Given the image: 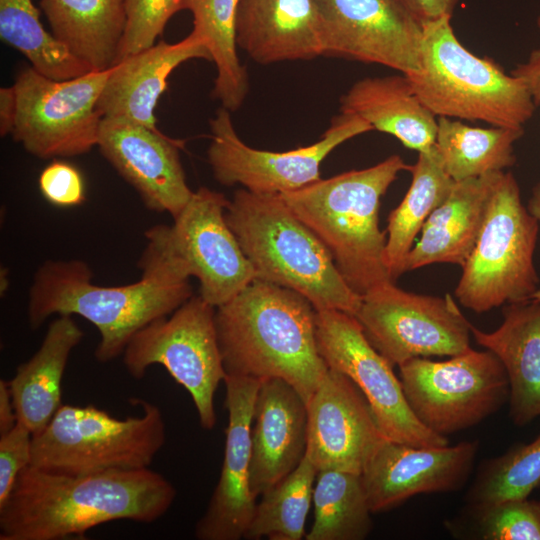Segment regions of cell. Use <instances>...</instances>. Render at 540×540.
Wrapping results in <instances>:
<instances>
[{
	"label": "cell",
	"instance_id": "obj_1",
	"mask_svg": "<svg viewBox=\"0 0 540 540\" xmlns=\"http://www.w3.org/2000/svg\"><path fill=\"white\" fill-rule=\"evenodd\" d=\"M175 497L172 483L149 468L66 475L30 465L0 507V540L83 539L112 521L151 523Z\"/></svg>",
	"mask_w": 540,
	"mask_h": 540
},
{
	"label": "cell",
	"instance_id": "obj_2",
	"mask_svg": "<svg viewBox=\"0 0 540 540\" xmlns=\"http://www.w3.org/2000/svg\"><path fill=\"white\" fill-rule=\"evenodd\" d=\"M216 329L227 375L280 378L306 404L329 367L316 340V310L301 294L255 279L216 307Z\"/></svg>",
	"mask_w": 540,
	"mask_h": 540
},
{
	"label": "cell",
	"instance_id": "obj_3",
	"mask_svg": "<svg viewBox=\"0 0 540 540\" xmlns=\"http://www.w3.org/2000/svg\"><path fill=\"white\" fill-rule=\"evenodd\" d=\"M399 155L361 170L279 194L324 244L348 286L361 297L393 282L384 263L386 231L379 228L381 197L398 174L411 170Z\"/></svg>",
	"mask_w": 540,
	"mask_h": 540
},
{
	"label": "cell",
	"instance_id": "obj_4",
	"mask_svg": "<svg viewBox=\"0 0 540 540\" xmlns=\"http://www.w3.org/2000/svg\"><path fill=\"white\" fill-rule=\"evenodd\" d=\"M225 216L257 280L301 294L316 311L356 315L362 297L348 286L328 249L279 194L239 189Z\"/></svg>",
	"mask_w": 540,
	"mask_h": 540
},
{
	"label": "cell",
	"instance_id": "obj_5",
	"mask_svg": "<svg viewBox=\"0 0 540 540\" xmlns=\"http://www.w3.org/2000/svg\"><path fill=\"white\" fill-rule=\"evenodd\" d=\"M89 265L79 259L48 260L35 272L28 293L27 316L33 329L52 315H78L92 323L100 340L101 363L122 355L130 339L155 319L170 315L192 297L189 281L171 282L141 276L132 284L101 286Z\"/></svg>",
	"mask_w": 540,
	"mask_h": 540
},
{
	"label": "cell",
	"instance_id": "obj_6",
	"mask_svg": "<svg viewBox=\"0 0 540 540\" xmlns=\"http://www.w3.org/2000/svg\"><path fill=\"white\" fill-rule=\"evenodd\" d=\"M228 204L224 194L201 187L172 225L146 230L141 276L171 282L196 277L200 296L215 308L245 289L256 274L227 223Z\"/></svg>",
	"mask_w": 540,
	"mask_h": 540
},
{
	"label": "cell",
	"instance_id": "obj_7",
	"mask_svg": "<svg viewBox=\"0 0 540 540\" xmlns=\"http://www.w3.org/2000/svg\"><path fill=\"white\" fill-rule=\"evenodd\" d=\"M450 20L422 24L420 70L405 74L421 102L436 117L523 128L536 109L523 82L469 51Z\"/></svg>",
	"mask_w": 540,
	"mask_h": 540
},
{
	"label": "cell",
	"instance_id": "obj_8",
	"mask_svg": "<svg viewBox=\"0 0 540 540\" xmlns=\"http://www.w3.org/2000/svg\"><path fill=\"white\" fill-rule=\"evenodd\" d=\"M137 402L143 414L125 419L94 405L62 404L33 435L31 466L66 475L148 468L165 444L166 425L157 405Z\"/></svg>",
	"mask_w": 540,
	"mask_h": 540
},
{
	"label": "cell",
	"instance_id": "obj_9",
	"mask_svg": "<svg viewBox=\"0 0 540 540\" xmlns=\"http://www.w3.org/2000/svg\"><path fill=\"white\" fill-rule=\"evenodd\" d=\"M539 220L524 206L512 173L503 172L475 246L462 268L455 297L484 313L530 300L539 289L533 256Z\"/></svg>",
	"mask_w": 540,
	"mask_h": 540
},
{
	"label": "cell",
	"instance_id": "obj_10",
	"mask_svg": "<svg viewBox=\"0 0 540 540\" xmlns=\"http://www.w3.org/2000/svg\"><path fill=\"white\" fill-rule=\"evenodd\" d=\"M215 311L200 295L192 296L170 315L136 332L122 353L123 364L135 379L143 378L150 366L162 365L190 394L206 430L216 424L214 396L227 376Z\"/></svg>",
	"mask_w": 540,
	"mask_h": 540
},
{
	"label": "cell",
	"instance_id": "obj_11",
	"mask_svg": "<svg viewBox=\"0 0 540 540\" xmlns=\"http://www.w3.org/2000/svg\"><path fill=\"white\" fill-rule=\"evenodd\" d=\"M406 400L417 419L447 437L473 427L509 400V381L498 357L471 347L444 361L426 357L399 366Z\"/></svg>",
	"mask_w": 540,
	"mask_h": 540
},
{
	"label": "cell",
	"instance_id": "obj_12",
	"mask_svg": "<svg viewBox=\"0 0 540 540\" xmlns=\"http://www.w3.org/2000/svg\"><path fill=\"white\" fill-rule=\"evenodd\" d=\"M111 68L57 81L32 67L14 83L17 116L11 135L30 154L73 157L97 146L102 116L97 103Z\"/></svg>",
	"mask_w": 540,
	"mask_h": 540
},
{
	"label": "cell",
	"instance_id": "obj_13",
	"mask_svg": "<svg viewBox=\"0 0 540 540\" xmlns=\"http://www.w3.org/2000/svg\"><path fill=\"white\" fill-rule=\"evenodd\" d=\"M354 317L393 366L416 357H450L471 347V323L450 294H417L388 282L362 296Z\"/></svg>",
	"mask_w": 540,
	"mask_h": 540
},
{
	"label": "cell",
	"instance_id": "obj_14",
	"mask_svg": "<svg viewBox=\"0 0 540 540\" xmlns=\"http://www.w3.org/2000/svg\"><path fill=\"white\" fill-rule=\"evenodd\" d=\"M210 130L208 162L220 184H239L259 194H282L320 180V166L334 149L373 128L357 115L340 112L315 143L272 152L246 145L234 129L230 111L221 106L210 120Z\"/></svg>",
	"mask_w": 540,
	"mask_h": 540
},
{
	"label": "cell",
	"instance_id": "obj_15",
	"mask_svg": "<svg viewBox=\"0 0 540 540\" xmlns=\"http://www.w3.org/2000/svg\"><path fill=\"white\" fill-rule=\"evenodd\" d=\"M316 340L331 369L346 375L365 396L382 434L420 447L448 445L412 412L393 365L367 340L357 319L338 310L316 311Z\"/></svg>",
	"mask_w": 540,
	"mask_h": 540
},
{
	"label": "cell",
	"instance_id": "obj_16",
	"mask_svg": "<svg viewBox=\"0 0 540 540\" xmlns=\"http://www.w3.org/2000/svg\"><path fill=\"white\" fill-rule=\"evenodd\" d=\"M323 55L383 65L403 74L421 67L422 25L395 0H316Z\"/></svg>",
	"mask_w": 540,
	"mask_h": 540
},
{
	"label": "cell",
	"instance_id": "obj_17",
	"mask_svg": "<svg viewBox=\"0 0 540 540\" xmlns=\"http://www.w3.org/2000/svg\"><path fill=\"white\" fill-rule=\"evenodd\" d=\"M478 450L477 440L420 447L381 436L360 474L372 514L393 509L419 494L460 489L471 474Z\"/></svg>",
	"mask_w": 540,
	"mask_h": 540
},
{
	"label": "cell",
	"instance_id": "obj_18",
	"mask_svg": "<svg viewBox=\"0 0 540 540\" xmlns=\"http://www.w3.org/2000/svg\"><path fill=\"white\" fill-rule=\"evenodd\" d=\"M183 142L160 131L102 118L97 146L103 157L155 212L176 217L193 195L179 148Z\"/></svg>",
	"mask_w": 540,
	"mask_h": 540
},
{
	"label": "cell",
	"instance_id": "obj_19",
	"mask_svg": "<svg viewBox=\"0 0 540 540\" xmlns=\"http://www.w3.org/2000/svg\"><path fill=\"white\" fill-rule=\"evenodd\" d=\"M306 457L320 470L361 474L381 436L371 408L359 388L329 368L307 404Z\"/></svg>",
	"mask_w": 540,
	"mask_h": 540
},
{
	"label": "cell",
	"instance_id": "obj_20",
	"mask_svg": "<svg viewBox=\"0 0 540 540\" xmlns=\"http://www.w3.org/2000/svg\"><path fill=\"white\" fill-rule=\"evenodd\" d=\"M228 425L220 477L203 516L195 526L199 540H240L256 507L250 489V431L261 380L227 375Z\"/></svg>",
	"mask_w": 540,
	"mask_h": 540
},
{
	"label": "cell",
	"instance_id": "obj_21",
	"mask_svg": "<svg viewBox=\"0 0 540 540\" xmlns=\"http://www.w3.org/2000/svg\"><path fill=\"white\" fill-rule=\"evenodd\" d=\"M307 404L280 378L262 379L250 431V489L262 495L302 461L307 448Z\"/></svg>",
	"mask_w": 540,
	"mask_h": 540
},
{
	"label": "cell",
	"instance_id": "obj_22",
	"mask_svg": "<svg viewBox=\"0 0 540 540\" xmlns=\"http://www.w3.org/2000/svg\"><path fill=\"white\" fill-rule=\"evenodd\" d=\"M198 58L212 61L205 41L193 31L179 42L160 41L122 58L111 68L99 97L100 115L160 131L154 110L169 75L182 63Z\"/></svg>",
	"mask_w": 540,
	"mask_h": 540
},
{
	"label": "cell",
	"instance_id": "obj_23",
	"mask_svg": "<svg viewBox=\"0 0 540 540\" xmlns=\"http://www.w3.org/2000/svg\"><path fill=\"white\" fill-rule=\"evenodd\" d=\"M235 33L237 46L259 64L323 55L316 0H239Z\"/></svg>",
	"mask_w": 540,
	"mask_h": 540
},
{
	"label": "cell",
	"instance_id": "obj_24",
	"mask_svg": "<svg viewBox=\"0 0 540 540\" xmlns=\"http://www.w3.org/2000/svg\"><path fill=\"white\" fill-rule=\"evenodd\" d=\"M502 312L495 331L471 324V335L501 361L509 381V418L523 427L540 416V301L510 303Z\"/></svg>",
	"mask_w": 540,
	"mask_h": 540
},
{
	"label": "cell",
	"instance_id": "obj_25",
	"mask_svg": "<svg viewBox=\"0 0 540 540\" xmlns=\"http://www.w3.org/2000/svg\"><path fill=\"white\" fill-rule=\"evenodd\" d=\"M502 173L455 181L447 199L426 220L419 240L406 257L404 272L434 263L464 265Z\"/></svg>",
	"mask_w": 540,
	"mask_h": 540
},
{
	"label": "cell",
	"instance_id": "obj_26",
	"mask_svg": "<svg viewBox=\"0 0 540 540\" xmlns=\"http://www.w3.org/2000/svg\"><path fill=\"white\" fill-rule=\"evenodd\" d=\"M340 112L361 117L373 130L394 136L418 153L435 145L437 118L403 73L357 81L341 97Z\"/></svg>",
	"mask_w": 540,
	"mask_h": 540
},
{
	"label": "cell",
	"instance_id": "obj_27",
	"mask_svg": "<svg viewBox=\"0 0 540 540\" xmlns=\"http://www.w3.org/2000/svg\"><path fill=\"white\" fill-rule=\"evenodd\" d=\"M83 336L72 315H58L49 324L38 350L17 367L8 381L17 422L33 435L49 424L62 405L64 371L72 350Z\"/></svg>",
	"mask_w": 540,
	"mask_h": 540
},
{
	"label": "cell",
	"instance_id": "obj_28",
	"mask_svg": "<svg viewBox=\"0 0 540 540\" xmlns=\"http://www.w3.org/2000/svg\"><path fill=\"white\" fill-rule=\"evenodd\" d=\"M52 34L93 71L119 61L126 25L124 0H40Z\"/></svg>",
	"mask_w": 540,
	"mask_h": 540
},
{
	"label": "cell",
	"instance_id": "obj_29",
	"mask_svg": "<svg viewBox=\"0 0 540 540\" xmlns=\"http://www.w3.org/2000/svg\"><path fill=\"white\" fill-rule=\"evenodd\" d=\"M410 172L411 185L388 216L384 263L393 282L404 273L406 257L426 220L447 199L455 183L446 173L435 145L419 153Z\"/></svg>",
	"mask_w": 540,
	"mask_h": 540
},
{
	"label": "cell",
	"instance_id": "obj_30",
	"mask_svg": "<svg viewBox=\"0 0 540 540\" xmlns=\"http://www.w3.org/2000/svg\"><path fill=\"white\" fill-rule=\"evenodd\" d=\"M523 134V128L472 127L460 120L438 117L435 147L446 173L461 181L513 166L514 143Z\"/></svg>",
	"mask_w": 540,
	"mask_h": 540
},
{
	"label": "cell",
	"instance_id": "obj_31",
	"mask_svg": "<svg viewBox=\"0 0 540 540\" xmlns=\"http://www.w3.org/2000/svg\"><path fill=\"white\" fill-rule=\"evenodd\" d=\"M239 0H182V10L193 15V32L206 43L217 76L212 96L230 112L244 102L248 74L237 54L235 21Z\"/></svg>",
	"mask_w": 540,
	"mask_h": 540
},
{
	"label": "cell",
	"instance_id": "obj_32",
	"mask_svg": "<svg viewBox=\"0 0 540 540\" xmlns=\"http://www.w3.org/2000/svg\"><path fill=\"white\" fill-rule=\"evenodd\" d=\"M314 521L306 540H362L372 529L361 475L320 470L313 489Z\"/></svg>",
	"mask_w": 540,
	"mask_h": 540
},
{
	"label": "cell",
	"instance_id": "obj_33",
	"mask_svg": "<svg viewBox=\"0 0 540 540\" xmlns=\"http://www.w3.org/2000/svg\"><path fill=\"white\" fill-rule=\"evenodd\" d=\"M0 37L23 53L32 68L47 78L63 81L93 71L45 30L32 0H0Z\"/></svg>",
	"mask_w": 540,
	"mask_h": 540
},
{
	"label": "cell",
	"instance_id": "obj_34",
	"mask_svg": "<svg viewBox=\"0 0 540 540\" xmlns=\"http://www.w3.org/2000/svg\"><path fill=\"white\" fill-rule=\"evenodd\" d=\"M317 473L305 455L291 473L261 495L244 538L303 539Z\"/></svg>",
	"mask_w": 540,
	"mask_h": 540
},
{
	"label": "cell",
	"instance_id": "obj_35",
	"mask_svg": "<svg viewBox=\"0 0 540 540\" xmlns=\"http://www.w3.org/2000/svg\"><path fill=\"white\" fill-rule=\"evenodd\" d=\"M540 486V433L482 464L466 501L469 511L506 500L528 498Z\"/></svg>",
	"mask_w": 540,
	"mask_h": 540
},
{
	"label": "cell",
	"instance_id": "obj_36",
	"mask_svg": "<svg viewBox=\"0 0 540 540\" xmlns=\"http://www.w3.org/2000/svg\"><path fill=\"white\" fill-rule=\"evenodd\" d=\"M469 512L480 539L540 540V501L511 499Z\"/></svg>",
	"mask_w": 540,
	"mask_h": 540
},
{
	"label": "cell",
	"instance_id": "obj_37",
	"mask_svg": "<svg viewBox=\"0 0 540 540\" xmlns=\"http://www.w3.org/2000/svg\"><path fill=\"white\" fill-rule=\"evenodd\" d=\"M182 0H124L126 25L119 61L155 44ZM118 61V62H119Z\"/></svg>",
	"mask_w": 540,
	"mask_h": 540
},
{
	"label": "cell",
	"instance_id": "obj_38",
	"mask_svg": "<svg viewBox=\"0 0 540 540\" xmlns=\"http://www.w3.org/2000/svg\"><path fill=\"white\" fill-rule=\"evenodd\" d=\"M32 432L22 423L0 436V507L9 497L19 474L32 462Z\"/></svg>",
	"mask_w": 540,
	"mask_h": 540
},
{
	"label": "cell",
	"instance_id": "obj_39",
	"mask_svg": "<svg viewBox=\"0 0 540 540\" xmlns=\"http://www.w3.org/2000/svg\"><path fill=\"white\" fill-rule=\"evenodd\" d=\"M38 183L44 199L56 207H74L85 201L83 177L70 163L53 161L43 169Z\"/></svg>",
	"mask_w": 540,
	"mask_h": 540
},
{
	"label": "cell",
	"instance_id": "obj_40",
	"mask_svg": "<svg viewBox=\"0 0 540 540\" xmlns=\"http://www.w3.org/2000/svg\"><path fill=\"white\" fill-rule=\"evenodd\" d=\"M421 25L443 16H451L459 0H395Z\"/></svg>",
	"mask_w": 540,
	"mask_h": 540
},
{
	"label": "cell",
	"instance_id": "obj_41",
	"mask_svg": "<svg viewBox=\"0 0 540 540\" xmlns=\"http://www.w3.org/2000/svg\"><path fill=\"white\" fill-rule=\"evenodd\" d=\"M511 75L523 82L535 106H540V49L533 50L528 60L517 65Z\"/></svg>",
	"mask_w": 540,
	"mask_h": 540
},
{
	"label": "cell",
	"instance_id": "obj_42",
	"mask_svg": "<svg viewBox=\"0 0 540 540\" xmlns=\"http://www.w3.org/2000/svg\"><path fill=\"white\" fill-rule=\"evenodd\" d=\"M17 116V94L14 86L0 89V135L11 134Z\"/></svg>",
	"mask_w": 540,
	"mask_h": 540
},
{
	"label": "cell",
	"instance_id": "obj_43",
	"mask_svg": "<svg viewBox=\"0 0 540 540\" xmlns=\"http://www.w3.org/2000/svg\"><path fill=\"white\" fill-rule=\"evenodd\" d=\"M17 423L16 411L9 382L0 380V435L11 430Z\"/></svg>",
	"mask_w": 540,
	"mask_h": 540
},
{
	"label": "cell",
	"instance_id": "obj_44",
	"mask_svg": "<svg viewBox=\"0 0 540 540\" xmlns=\"http://www.w3.org/2000/svg\"><path fill=\"white\" fill-rule=\"evenodd\" d=\"M527 209L540 221V182H538L532 189V194L528 201ZM531 299L540 301V288L533 294Z\"/></svg>",
	"mask_w": 540,
	"mask_h": 540
},
{
	"label": "cell",
	"instance_id": "obj_45",
	"mask_svg": "<svg viewBox=\"0 0 540 540\" xmlns=\"http://www.w3.org/2000/svg\"><path fill=\"white\" fill-rule=\"evenodd\" d=\"M537 26H538V28L540 29V16H539L538 19H537Z\"/></svg>",
	"mask_w": 540,
	"mask_h": 540
}]
</instances>
